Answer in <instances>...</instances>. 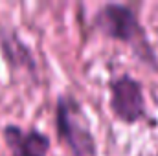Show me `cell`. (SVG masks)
Segmentation results:
<instances>
[{
  "label": "cell",
  "mask_w": 158,
  "mask_h": 156,
  "mask_svg": "<svg viewBox=\"0 0 158 156\" xmlns=\"http://www.w3.org/2000/svg\"><path fill=\"white\" fill-rule=\"evenodd\" d=\"M4 140L13 156H46L50 149V140L37 129L22 130L17 125H7L4 129Z\"/></svg>",
  "instance_id": "cell-4"
},
{
  "label": "cell",
  "mask_w": 158,
  "mask_h": 156,
  "mask_svg": "<svg viewBox=\"0 0 158 156\" xmlns=\"http://www.w3.org/2000/svg\"><path fill=\"white\" fill-rule=\"evenodd\" d=\"M110 107L112 112L127 123H134L145 114V99L142 84L129 76L114 79L110 84Z\"/></svg>",
  "instance_id": "cell-3"
},
{
  "label": "cell",
  "mask_w": 158,
  "mask_h": 156,
  "mask_svg": "<svg viewBox=\"0 0 158 156\" xmlns=\"http://www.w3.org/2000/svg\"><path fill=\"white\" fill-rule=\"evenodd\" d=\"M96 24L105 35L132 44L136 51L143 57V61L155 63V55L147 46L143 30L131 7L123 4H107L98 11Z\"/></svg>",
  "instance_id": "cell-1"
},
{
  "label": "cell",
  "mask_w": 158,
  "mask_h": 156,
  "mask_svg": "<svg viewBox=\"0 0 158 156\" xmlns=\"http://www.w3.org/2000/svg\"><path fill=\"white\" fill-rule=\"evenodd\" d=\"M57 129L74 156H98L96 142L86 116L74 96H61L57 101Z\"/></svg>",
  "instance_id": "cell-2"
}]
</instances>
